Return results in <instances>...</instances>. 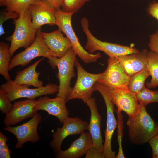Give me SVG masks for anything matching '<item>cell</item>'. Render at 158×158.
<instances>
[{
    "mask_svg": "<svg viewBox=\"0 0 158 158\" xmlns=\"http://www.w3.org/2000/svg\"><path fill=\"white\" fill-rule=\"evenodd\" d=\"M128 135L131 142L134 144L142 145L148 142L158 134V123L147 112L146 106L139 103L138 112L128 117L126 122Z\"/></svg>",
    "mask_w": 158,
    "mask_h": 158,
    "instance_id": "obj_1",
    "label": "cell"
},
{
    "mask_svg": "<svg viewBox=\"0 0 158 158\" xmlns=\"http://www.w3.org/2000/svg\"><path fill=\"white\" fill-rule=\"evenodd\" d=\"M15 29L13 34L6 40L11 42L9 51L11 57L18 49H25L34 41L37 30L32 25V17L28 9L21 12L19 17L13 19Z\"/></svg>",
    "mask_w": 158,
    "mask_h": 158,
    "instance_id": "obj_2",
    "label": "cell"
},
{
    "mask_svg": "<svg viewBox=\"0 0 158 158\" xmlns=\"http://www.w3.org/2000/svg\"><path fill=\"white\" fill-rule=\"evenodd\" d=\"M75 53L72 48L61 58L52 56L48 59V63L52 68L57 67L58 72L56 77L59 79V85L56 97L66 100L71 93L72 88L70 86L71 80L76 74L74 66L77 59Z\"/></svg>",
    "mask_w": 158,
    "mask_h": 158,
    "instance_id": "obj_3",
    "label": "cell"
},
{
    "mask_svg": "<svg viewBox=\"0 0 158 158\" xmlns=\"http://www.w3.org/2000/svg\"><path fill=\"white\" fill-rule=\"evenodd\" d=\"M80 23L82 30L87 38L85 49L90 54H93L96 51H100L109 57H117L138 53L140 51L133 47L102 41L97 39L90 31L89 21L85 17L81 19Z\"/></svg>",
    "mask_w": 158,
    "mask_h": 158,
    "instance_id": "obj_4",
    "label": "cell"
},
{
    "mask_svg": "<svg viewBox=\"0 0 158 158\" xmlns=\"http://www.w3.org/2000/svg\"><path fill=\"white\" fill-rule=\"evenodd\" d=\"M74 13L64 12L61 8L56 10L55 25L69 39L72 48L83 62L85 63L96 62L101 57V55L99 52L90 54L82 47L71 24L72 17Z\"/></svg>",
    "mask_w": 158,
    "mask_h": 158,
    "instance_id": "obj_5",
    "label": "cell"
},
{
    "mask_svg": "<svg viewBox=\"0 0 158 158\" xmlns=\"http://www.w3.org/2000/svg\"><path fill=\"white\" fill-rule=\"evenodd\" d=\"M95 90L98 91L104 101L107 109L106 127L105 131V140L103 144V154L104 158H115L116 152L111 148V140L114 130L117 127L118 121L114 115V104L111 101L110 90L97 82L94 85Z\"/></svg>",
    "mask_w": 158,
    "mask_h": 158,
    "instance_id": "obj_6",
    "label": "cell"
},
{
    "mask_svg": "<svg viewBox=\"0 0 158 158\" xmlns=\"http://www.w3.org/2000/svg\"><path fill=\"white\" fill-rule=\"evenodd\" d=\"M77 71V79L72 91L66 102L73 99H80L86 103L92 97L95 91V83L100 78L102 73L93 74L87 71L82 67L77 59L75 62Z\"/></svg>",
    "mask_w": 158,
    "mask_h": 158,
    "instance_id": "obj_7",
    "label": "cell"
},
{
    "mask_svg": "<svg viewBox=\"0 0 158 158\" xmlns=\"http://www.w3.org/2000/svg\"><path fill=\"white\" fill-rule=\"evenodd\" d=\"M29 86L19 85L13 80H10L1 85L0 88L7 93L11 102L21 98L34 99L43 95L52 94L57 92L59 86L55 84L49 83L45 86L35 88H28Z\"/></svg>",
    "mask_w": 158,
    "mask_h": 158,
    "instance_id": "obj_8",
    "label": "cell"
},
{
    "mask_svg": "<svg viewBox=\"0 0 158 158\" xmlns=\"http://www.w3.org/2000/svg\"><path fill=\"white\" fill-rule=\"evenodd\" d=\"M130 77L124 72L116 57H109L106 70L102 73L97 81L110 90L121 89L129 90Z\"/></svg>",
    "mask_w": 158,
    "mask_h": 158,
    "instance_id": "obj_9",
    "label": "cell"
},
{
    "mask_svg": "<svg viewBox=\"0 0 158 158\" xmlns=\"http://www.w3.org/2000/svg\"><path fill=\"white\" fill-rule=\"evenodd\" d=\"M41 32V28L39 29L32 44L24 51L12 57L9 66V71L18 66H25L37 57H43L49 59L53 56L43 40Z\"/></svg>",
    "mask_w": 158,
    "mask_h": 158,
    "instance_id": "obj_10",
    "label": "cell"
},
{
    "mask_svg": "<svg viewBox=\"0 0 158 158\" xmlns=\"http://www.w3.org/2000/svg\"><path fill=\"white\" fill-rule=\"evenodd\" d=\"M42 116L37 112L27 122L19 126H6L4 130L13 134L16 137L17 142L15 147L20 149L27 142L35 143L38 142L40 138L37 131L38 126Z\"/></svg>",
    "mask_w": 158,
    "mask_h": 158,
    "instance_id": "obj_11",
    "label": "cell"
},
{
    "mask_svg": "<svg viewBox=\"0 0 158 158\" xmlns=\"http://www.w3.org/2000/svg\"><path fill=\"white\" fill-rule=\"evenodd\" d=\"M62 126L57 128L52 134L53 139L50 145L56 153L61 149L64 140L68 136L81 134L87 130L88 123L77 117H67L63 121Z\"/></svg>",
    "mask_w": 158,
    "mask_h": 158,
    "instance_id": "obj_12",
    "label": "cell"
},
{
    "mask_svg": "<svg viewBox=\"0 0 158 158\" xmlns=\"http://www.w3.org/2000/svg\"><path fill=\"white\" fill-rule=\"evenodd\" d=\"M33 27L38 30L44 25H55L56 9L48 2L36 0L29 8Z\"/></svg>",
    "mask_w": 158,
    "mask_h": 158,
    "instance_id": "obj_13",
    "label": "cell"
},
{
    "mask_svg": "<svg viewBox=\"0 0 158 158\" xmlns=\"http://www.w3.org/2000/svg\"><path fill=\"white\" fill-rule=\"evenodd\" d=\"M110 96L112 102L116 106L119 113L124 111L129 117L138 112L139 103L135 95L129 90H110Z\"/></svg>",
    "mask_w": 158,
    "mask_h": 158,
    "instance_id": "obj_14",
    "label": "cell"
},
{
    "mask_svg": "<svg viewBox=\"0 0 158 158\" xmlns=\"http://www.w3.org/2000/svg\"><path fill=\"white\" fill-rule=\"evenodd\" d=\"M37 102L34 99H27L15 102L12 109L4 120L6 126L15 125L29 117H32L37 111L34 109Z\"/></svg>",
    "mask_w": 158,
    "mask_h": 158,
    "instance_id": "obj_15",
    "label": "cell"
},
{
    "mask_svg": "<svg viewBox=\"0 0 158 158\" xmlns=\"http://www.w3.org/2000/svg\"><path fill=\"white\" fill-rule=\"evenodd\" d=\"M66 103L65 100L60 97L51 98L45 96L38 99L34 108L37 111L41 110L46 111L57 118L61 123L70 114Z\"/></svg>",
    "mask_w": 158,
    "mask_h": 158,
    "instance_id": "obj_16",
    "label": "cell"
},
{
    "mask_svg": "<svg viewBox=\"0 0 158 158\" xmlns=\"http://www.w3.org/2000/svg\"><path fill=\"white\" fill-rule=\"evenodd\" d=\"M59 29L51 32H41L43 40L53 56L61 58L72 48L71 42Z\"/></svg>",
    "mask_w": 158,
    "mask_h": 158,
    "instance_id": "obj_17",
    "label": "cell"
},
{
    "mask_svg": "<svg viewBox=\"0 0 158 158\" xmlns=\"http://www.w3.org/2000/svg\"><path fill=\"white\" fill-rule=\"evenodd\" d=\"M86 104L90 111V118L87 130L91 137L92 146L103 152L104 142L101 130V116L98 112L95 99L91 97Z\"/></svg>",
    "mask_w": 158,
    "mask_h": 158,
    "instance_id": "obj_18",
    "label": "cell"
},
{
    "mask_svg": "<svg viewBox=\"0 0 158 158\" xmlns=\"http://www.w3.org/2000/svg\"><path fill=\"white\" fill-rule=\"evenodd\" d=\"M146 49L138 53L132 54L116 57L124 72L131 77L147 68V53Z\"/></svg>",
    "mask_w": 158,
    "mask_h": 158,
    "instance_id": "obj_19",
    "label": "cell"
},
{
    "mask_svg": "<svg viewBox=\"0 0 158 158\" xmlns=\"http://www.w3.org/2000/svg\"><path fill=\"white\" fill-rule=\"evenodd\" d=\"M92 146V141L89 132H84L73 141L66 150H61L56 153L57 158H79L85 155Z\"/></svg>",
    "mask_w": 158,
    "mask_h": 158,
    "instance_id": "obj_20",
    "label": "cell"
},
{
    "mask_svg": "<svg viewBox=\"0 0 158 158\" xmlns=\"http://www.w3.org/2000/svg\"><path fill=\"white\" fill-rule=\"evenodd\" d=\"M44 58L40 59L27 68L17 72L14 81L19 85L32 86L35 88L43 87V82L39 78L40 72H37L36 69Z\"/></svg>",
    "mask_w": 158,
    "mask_h": 158,
    "instance_id": "obj_21",
    "label": "cell"
},
{
    "mask_svg": "<svg viewBox=\"0 0 158 158\" xmlns=\"http://www.w3.org/2000/svg\"><path fill=\"white\" fill-rule=\"evenodd\" d=\"M147 67L151 79L146 85L148 88H155L158 86V54L151 51H148Z\"/></svg>",
    "mask_w": 158,
    "mask_h": 158,
    "instance_id": "obj_22",
    "label": "cell"
},
{
    "mask_svg": "<svg viewBox=\"0 0 158 158\" xmlns=\"http://www.w3.org/2000/svg\"><path fill=\"white\" fill-rule=\"evenodd\" d=\"M8 44L0 42V74L6 80H11L9 73V66L11 60Z\"/></svg>",
    "mask_w": 158,
    "mask_h": 158,
    "instance_id": "obj_23",
    "label": "cell"
},
{
    "mask_svg": "<svg viewBox=\"0 0 158 158\" xmlns=\"http://www.w3.org/2000/svg\"><path fill=\"white\" fill-rule=\"evenodd\" d=\"M150 75L149 72L146 68L131 76L128 84L129 90L135 94L140 91L145 87V80Z\"/></svg>",
    "mask_w": 158,
    "mask_h": 158,
    "instance_id": "obj_24",
    "label": "cell"
},
{
    "mask_svg": "<svg viewBox=\"0 0 158 158\" xmlns=\"http://www.w3.org/2000/svg\"><path fill=\"white\" fill-rule=\"evenodd\" d=\"M36 0H5V11L16 12L19 14L22 12L28 9Z\"/></svg>",
    "mask_w": 158,
    "mask_h": 158,
    "instance_id": "obj_25",
    "label": "cell"
},
{
    "mask_svg": "<svg viewBox=\"0 0 158 158\" xmlns=\"http://www.w3.org/2000/svg\"><path fill=\"white\" fill-rule=\"evenodd\" d=\"M135 95L139 103L146 106L149 103L158 102V90L152 91L145 87Z\"/></svg>",
    "mask_w": 158,
    "mask_h": 158,
    "instance_id": "obj_26",
    "label": "cell"
},
{
    "mask_svg": "<svg viewBox=\"0 0 158 158\" xmlns=\"http://www.w3.org/2000/svg\"><path fill=\"white\" fill-rule=\"evenodd\" d=\"M90 0H63L61 10L68 13H77Z\"/></svg>",
    "mask_w": 158,
    "mask_h": 158,
    "instance_id": "obj_27",
    "label": "cell"
},
{
    "mask_svg": "<svg viewBox=\"0 0 158 158\" xmlns=\"http://www.w3.org/2000/svg\"><path fill=\"white\" fill-rule=\"evenodd\" d=\"M118 118L117 126V140L118 142V150L115 158H124L125 156L122 149V141L123 136V116L121 113L116 111Z\"/></svg>",
    "mask_w": 158,
    "mask_h": 158,
    "instance_id": "obj_28",
    "label": "cell"
},
{
    "mask_svg": "<svg viewBox=\"0 0 158 158\" xmlns=\"http://www.w3.org/2000/svg\"><path fill=\"white\" fill-rule=\"evenodd\" d=\"M11 102L7 92L0 88V110L2 113L6 114L11 109L13 104Z\"/></svg>",
    "mask_w": 158,
    "mask_h": 158,
    "instance_id": "obj_29",
    "label": "cell"
},
{
    "mask_svg": "<svg viewBox=\"0 0 158 158\" xmlns=\"http://www.w3.org/2000/svg\"><path fill=\"white\" fill-rule=\"evenodd\" d=\"M19 14L16 12H12L8 11H1L0 14V36L5 33L3 24L4 23L8 20L18 18Z\"/></svg>",
    "mask_w": 158,
    "mask_h": 158,
    "instance_id": "obj_30",
    "label": "cell"
},
{
    "mask_svg": "<svg viewBox=\"0 0 158 158\" xmlns=\"http://www.w3.org/2000/svg\"><path fill=\"white\" fill-rule=\"evenodd\" d=\"M148 46L150 51L158 54V30L150 36Z\"/></svg>",
    "mask_w": 158,
    "mask_h": 158,
    "instance_id": "obj_31",
    "label": "cell"
},
{
    "mask_svg": "<svg viewBox=\"0 0 158 158\" xmlns=\"http://www.w3.org/2000/svg\"><path fill=\"white\" fill-rule=\"evenodd\" d=\"M85 158H104L103 152L92 146L85 154Z\"/></svg>",
    "mask_w": 158,
    "mask_h": 158,
    "instance_id": "obj_32",
    "label": "cell"
},
{
    "mask_svg": "<svg viewBox=\"0 0 158 158\" xmlns=\"http://www.w3.org/2000/svg\"><path fill=\"white\" fill-rule=\"evenodd\" d=\"M152 152V158H158V134L148 142Z\"/></svg>",
    "mask_w": 158,
    "mask_h": 158,
    "instance_id": "obj_33",
    "label": "cell"
},
{
    "mask_svg": "<svg viewBox=\"0 0 158 158\" xmlns=\"http://www.w3.org/2000/svg\"><path fill=\"white\" fill-rule=\"evenodd\" d=\"M148 13L158 21V1L150 3L147 9Z\"/></svg>",
    "mask_w": 158,
    "mask_h": 158,
    "instance_id": "obj_34",
    "label": "cell"
},
{
    "mask_svg": "<svg viewBox=\"0 0 158 158\" xmlns=\"http://www.w3.org/2000/svg\"><path fill=\"white\" fill-rule=\"evenodd\" d=\"M11 152L9 145H7L3 149L0 150V158H10Z\"/></svg>",
    "mask_w": 158,
    "mask_h": 158,
    "instance_id": "obj_35",
    "label": "cell"
},
{
    "mask_svg": "<svg viewBox=\"0 0 158 158\" xmlns=\"http://www.w3.org/2000/svg\"><path fill=\"white\" fill-rule=\"evenodd\" d=\"M8 138L3 133L0 132V150L3 149L7 145L6 142Z\"/></svg>",
    "mask_w": 158,
    "mask_h": 158,
    "instance_id": "obj_36",
    "label": "cell"
},
{
    "mask_svg": "<svg viewBox=\"0 0 158 158\" xmlns=\"http://www.w3.org/2000/svg\"><path fill=\"white\" fill-rule=\"evenodd\" d=\"M49 3L56 10L61 9L63 0H44Z\"/></svg>",
    "mask_w": 158,
    "mask_h": 158,
    "instance_id": "obj_37",
    "label": "cell"
},
{
    "mask_svg": "<svg viewBox=\"0 0 158 158\" xmlns=\"http://www.w3.org/2000/svg\"><path fill=\"white\" fill-rule=\"evenodd\" d=\"M5 0H0V6H4Z\"/></svg>",
    "mask_w": 158,
    "mask_h": 158,
    "instance_id": "obj_38",
    "label": "cell"
}]
</instances>
